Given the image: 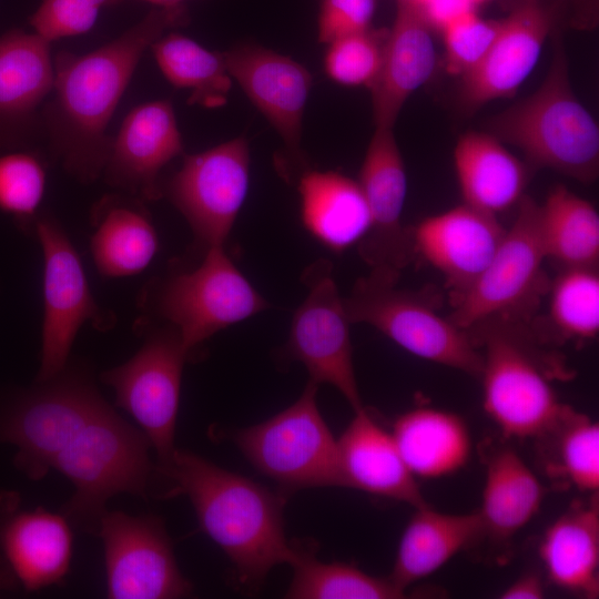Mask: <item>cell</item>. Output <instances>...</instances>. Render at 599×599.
Listing matches in <instances>:
<instances>
[{
	"label": "cell",
	"instance_id": "cell-12",
	"mask_svg": "<svg viewBox=\"0 0 599 599\" xmlns=\"http://www.w3.org/2000/svg\"><path fill=\"white\" fill-rule=\"evenodd\" d=\"M187 355L174 328L160 331L132 358L101 375L114 389L116 405L135 419L154 448L158 467L166 465L176 449L175 426Z\"/></svg>",
	"mask_w": 599,
	"mask_h": 599
},
{
	"label": "cell",
	"instance_id": "cell-8",
	"mask_svg": "<svg viewBox=\"0 0 599 599\" xmlns=\"http://www.w3.org/2000/svg\"><path fill=\"white\" fill-rule=\"evenodd\" d=\"M546 258L540 230V205L529 196L518 203L517 215L488 266L474 284L453 297L450 318L469 329L489 318L518 321L546 291Z\"/></svg>",
	"mask_w": 599,
	"mask_h": 599
},
{
	"label": "cell",
	"instance_id": "cell-39",
	"mask_svg": "<svg viewBox=\"0 0 599 599\" xmlns=\"http://www.w3.org/2000/svg\"><path fill=\"white\" fill-rule=\"evenodd\" d=\"M119 0H41L30 17L33 32L48 42L88 32L100 9Z\"/></svg>",
	"mask_w": 599,
	"mask_h": 599
},
{
	"label": "cell",
	"instance_id": "cell-16",
	"mask_svg": "<svg viewBox=\"0 0 599 599\" xmlns=\"http://www.w3.org/2000/svg\"><path fill=\"white\" fill-rule=\"evenodd\" d=\"M223 57L232 79L281 136L290 161L282 172L302 171V123L312 73L292 58L257 44H240Z\"/></svg>",
	"mask_w": 599,
	"mask_h": 599
},
{
	"label": "cell",
	"instance_id": "cell-33",
	"mask_svg": "<svg viewBox=\"0 0 599 599\" xmlns=\"http://www.w3.org/2000/svg\"><path fill=\"white\" fill-rule=\"evenodd\" d=\"M293 578L285 593L291 599H398L406 591L388 578H378L345 562H323L315 550L296 545L288 564Z\"/></svg>",
	"mask_w": 599,
	"mask_h": 599
},
{
	"label": "cell",
	"instance_id": "cell-41",
	"mask_svg": "<svg viewBox=\"0 0 599 599\" xmlns=\"http://www.w3.org/2000/svg\"><path fill=\"white\" fill-rule=\"evenodd\" d=\"M471 0H423L417 7L432 29L441 31L463 16L476 11Z\"/></svg>",
	"mask_w": 599,
	"mask_h": 599
},
{
	"label": "cell",
	"instance_id": "cell-19",
	"mask_svg": "<svg viewBox=\"0 0 599 599\" xmlns=\"http://www.w3.org/2000/svg\"><path fill=\"white\" fill-rule=\"evenodd\" d=\"M505 232L496 215L464 203L423 220L414 229V254L444 276L455 297L488 266Z\"/></svg>",
	"mask_w": 599,
	"mask_h": 599
},
{
	"label": "cell",
	"instance_id": "cell-4",
	"mask_svg": "<svg viewBox=\"0 0 599 599\" xmlns=\"http://www.w3.org/2000/svg\"><path fill=\"white\" fill-rule=\"evenodd\" d=\"M488 130L519 149L530 166L551 169L581 183L598 176L599 126L572 90L559 41L540 87L493 116Z\"/></svg>",
	"mask_w": 599,
	"mask_h": 599
},
{
	"label": "cell",
	"instance_id": "cell-10",
	"mask_svg": "<svg viewBox=\"0 0 599 599\" xmlns=\"http://www.w3.org/2000/svg\"><path fill=\"white\" fill-rule=\"evenodd\" d=\"M306 295L296 308L285 346L286 355L300 361L309 380L335 387L353 407L363 406L353 362L349 325L344 300L326 260L303 273Z\"/></svg>",
	"mask_w": 599,
	"mask_h": 599
},
{
	"label": "cell",
	"instance_id": "cell-22",
	"mask_svg": "<svg viewBox=\"0 0 599 599\" xmlns=\"http://www.w3.org/2000/svg\"><path fill=\"white\" fill-rule=\"evenodd\" d=\"M432 27L416 7L397 3L379 72L369 88L375 126H392L407 99L432 77L437 53Z\"/></svg>",
	"mask_w": 599,
	"mask_h": 599
},
{
	"label": "cell",
	"instance_id": "cell-20",
	"mask_svg": "<svg viewBox=\"0 0 599 599\" xmlns=\"http://www.w3.org/2000/svg\"><path fill=\"white\" fill-rule=\"evenodd\" d=\"M14 499L0 497V558L27 591L60 583L72 557L67 518L40 507L19 509Z\"/></svg>",
	"mask_w": 599,
	"mask_h": 599
},
{
	"label": "cell",
	"instance_id": "cell-21",
	"mask_svg": "<svg viewBox=\"0 0 599 599\" xmlns=\"http://www.w3.org/2000/svg\"><path fill=\"white\" fill-rule=\"evenodd\" d=\"M50 42L10 30L0 37V150L22 142L39 122L53 85Z\"/></svg>",
	"mask_w": 599,
	"mask_h": 599
},
{
	"label": "cell",
	"instance_id": "cell-35",
	"mask_svg": "<svg viewBox=\"0 0 599 599\" xmlns=\"http://www.w3.org/2000/svg\"><path fill=\"white\" fill-rule=\"evenodd\" d=\"M549 319L560 337L585 342L599 333L598 267H561L548 286Z\"/></svg>",
	"mask_w": 599,
	"mask_h": 599
},
{
	"label": "cell",
	"instance_id": "cell-38",
	"mask_svg": "<svg viewBox=\"0 0 599 599\" xmlns=\"http://www.w3.org/2000/svg\"><path fill=\"white\" fill-rule=\"evenodd\" d=\"M501 19H484L469 12L445 27V65L449 74L461 77L475 68L493 44Z\"/></svg>",
	"mask_w": 599,
	"mask_h": 599
},
{
	"label": "cell",
	"instance_id": "cell-18",
	"mask_svg": "<svg viewBox=\"0 0 599 599\" xmlns=\"http://www.w3.org/2000/svg\"><path fill=\"white\" fill-rule=\"evenodd\" d=\"M182 153L171 101L145 102L124 118L101 175L109 185L138 201H154L162 196V170Z\"/></svg>",
	"mask_w": 599,
	"mask_h": 599
},
{
	"label": "cell",
	"instance_id": "cell-13",
	"mask_svg": "<svg viewBox=\"0 0 599 599\" xmlns=\"http://www.w3.org/2000/svg\"><path fill=\"white\" fill-rule=\"evenodd\" d=\"M97 532L104 550L108 598L175 599L192 593L159 517L105 510Z\"/></svg>",
	"mask_w": 599,
	"mask_h": 599
},
{
	"label": "cell",
	"instance_id": "cell-6",
	"mask_svg": "<svg viewBox=\"0 0 599 599\" xmlns=\"http://www.w3.org/2000/svg\"><path fill=\"white\" fill-rule=\"evenodd\" d=\"M398 276L372 272L343 298L349 322L369 325L408 353L473 376L483 354L470 332L444 317L429 297L397 286Z\"/></svg>",
	"mask_w": 599,
	"mask_h": 599
},
{
	"label": "cell",
	"instance_id": "cell-36",
	"mask_svg": "<svg viewBox=\"0 0 599 599\" xmlns=\"http://www.w3.org/2000/svg\"><path fill=\"white\" fill-rule=\"evenodd\" d=\"M387 31L369 28L328 43L324 57L327 77L342 85L369 89L380 69Z\"/></svg>",
	"mask_w": 599,
	"mask_h": 599
},
{
	"label": "cell",
	"instance_id": "cell-45",
	"mask_svg": "<svg viewBox=\"0 0 599 599\" xmlns=\"http://www.w3.org/2000/svg\"><path fill=\"white\" fill-rule=\"evenodd\" d=\"M399 4H407L412 7H418L423 0H396Z\"/></svg>",
	"mask_w": 599,
	"mask_h": 599
},
{
	"label": "cell",
	"instance_id": "cell-34",
	"mask_svg": "<svg viewBox=\"0 0 599 599\" xmlns=\"http://www.w3.org/2000/svg\"><path fill=\"white\" fill-rule=\"evenodd\" d=\"M546 468L581 493L599 489V426L573 408L544 437Z\"/></svg>",
	"mask_w": 599,
	"mask_h": 599
},
{
	"label": "cell",
	"instance_id": "cell-44",
	"mask_svg": "<svg viewBox=\"0 0 599 599\" xmlns=\"http://www.w3.org/2000/svg\"><path fill=\"white\" fill-rule=\"evenodd\" d=\"M143 1H148L154 4L155 7H173V6L183 4L184 1L186 0H143Z\"/></svg>",
	"mask_w": 599,
	"mask_h": 599
},
{
	"label": "cell",
	"instance_id": "cell-15",
	"mask_svg": "<svg viewBox=\"0 0 599 599\" xmlns=\"http://www.w3.org/2000/svg\"><path fill=\"white\" fill-rule=\"evenodd\" d=\"M357 181L370 213V227L358 243L359 254L372 272L399 276L414 247L412 233L402 225L407 176L394 128L375 126Z\"/></svg>",
	"mask_w": 599,
	"mask_h": 599
},
{
	"label": "cell",
	"instance_id": "cell-24",
	"mask_svg": "<svg viewBox=\"0 0 599 599\" xmlns=\"http://www.w3.org/2000/svg\"><path fill=\"white\" fill-rule=\"evenodd\" d=\"M454 166L464 203L496 216L519 203L529 180L528 166L486 132L459 138Z\"/></svg>",
	"mask_w": 599,
	"mask_h": 599
},
{
	"label": "cell",
	"instance_id": "cell-31",
	"mask_svg": "<svg viewBox=\"0 0 599 599\" xmlns=\"http://www.w3.org/2000/svg\"><path fill=\"white\" fill-rule=\"evenodd\" d=\"M158 246V235L146 213L125 201L106 203L91 238L95 266L108 277L140 273L150 264Z\"/></svg>",
	"mask_w": 599,
	"mask_h": 599
},
{
	"label": "cell",
	"instance_id": "cell-2",
	"mask_svg": "<svg viewBox=\"0 0 599 599\" xmlns=\"http://www.w3.org/2000/svg\"><path fill=\"white\" fill-rule=\"evenodd\" d=\"M184 4L155 7L121 35L79 55L60 51L53 85L41 109V128L53 156L82 183L94 182L110 154L108 126L129 82L151 44L186 26Z\"/></svg>",
	"mask_w": 599,
	"mask_h": 599
},
{
	"label": "cell",
	"instance_id": "cell-17",
	"mask_svg": "<svg viewBox=\"0 0 599 599\" xmlns=\"http://www.w3.org/2000/svg\"><path fill=\"white\" fill-rule=\"evenodd\" d=\"M552 26V14L545 4L521 0L501 19L480 62L460 77L463 110L474 112L493 100L512 97L535 69Z\"/></svg>",
	"mask_w": 599,
	"mask_h": 599
},
{
	"label": "cell",
	"instance_id": "cell-1",
	"mask_svg": "<svg viewBox=\"0 0 599 599\" xmlns=\"http://www.w3.org/2000/svg\"><path fill=\"white\" fill-rule=\"evenodd\" d=\"M0 444L17 448L14 466L38 480L49 470L69 479L71 510L90 515L132 490L148 464V441L93 385L64 370L23 394L0 415Z\"/></svg>",
	"mask_w": 599,
	"mask_h": 599
},
{
	"label": "cell",
	"instance_id": "cell-25",
	"mask_svg": "<svg viewBox=\"0 0 599 599\" xmlns=\"http://www.w3.org/2000/svg\"><path fill=\"white\" fill-rule=\"evenodd\" d=\"M297 189L302 223L327 248L342 252L367 234L370 213L357 180L336 171L305 170Z\"/></svg>",
	"mask_w": 599,
	"mask_h": 599
},
{
	"label": "cell",
	"instance_id": "cell-3",
	"mask_svg": "<svg viewBox=\"0 0 599 599\" xmlns=\"http://www.w3.org/2000/svg\"><path fill=\"white\" fill-rule=\"evenodd\" d=\"M158 470L172 481L170 495L190 499L201 528L227 556L241 586L254 590L275 566L294 558L296 545L284 530V495L177 448Z\"/></svg>",
	"mask_w": 599,
	"mask_h": 599
},
{
	"label": "cell",
	"instance_id": "cell-40",
	"mask_svg": "<svg viewBox=\"0 0 599 599\" xmlns=\"http://www.w3.org/2000/svg\"><path fill=\"white\" fill-rule=\"evenodd\" d=\"M376 0H322L317 18V39L332 41L372 28Z\"/></svg>",
	"mask_w": 599,
	"mask_h": 599
},
{
	"label": "cell",
	"instance_id": "cell-32",
	"mask_svg": "<svg viewBox=\"0 0 599 599\" xmlns=\"http://www.w3.org/2000/svg\"><path fill=\"white\" fill-rule=\"evenodd\" d=\"M150 49L165 79L191 91L189 104L214 109L227 102L233 79L223 52L207 50L179 32L163 34Z\"/></svg>",
	"mask_w": 599,
	"mask_h": 599
},
{
	"label": "cell",
	"instance_id": "cell-37",
	"mask_svg": "<svg viewBox=\"0 0 599 599\" xmlns=\"http://www.w3.org/2000/svg\"><path fill=\"white\" fill-rule=\"evenodd\" d=\"M45 172L39 159L16 152L0 156V210L17 219L32 217L42 200Z\"/></svg>",
	"mask_w": 599,
	"mask_h": 599
},
{
	"label": "cell",
	"instance_id": "cell-46",
	"mask_svg": "<svg viewBox=\"0 0 599 599\" xmlns=\"http://www.w3.org/2000/svg\"><path fill=\"white\" fill-rule=\"evenodd\" d=\"M476 6H479L481 3H485L487 1H490V0H471Z\"/></svg>",
	"mask_w": 599,
	"mask_h": 599
},
{
	"label": "cell",
	"instance_id": "cell-29",
	"mask_svg": "<svg viewBox=\"0 0 599 599\" xmlns=\"http://www.w3.org/2000/svg\"><path fill=\"white\" fill-rule=\"evenodd\" d=\"M545 488L509 447L497 449L486 466L481 507L484 534L499 540L515 536L539 511Z\"/></svg>",
	"mask_w": 599,
	"mask_h": 599
},
{
	"label": "cell",
	"instance_id": "cell-11",
	"mask_svg": "<svg viewBox=\"0 0 599 599\" xmlns=\"http://www.w3.org/2000/svg\"><path fill=\"white\" fill-rule=\"evenodd\" d=\"M248 183L250 148L246 139L238 136L186 155L161 190L206 250L224 245L246 199Z\"/></svg>",
	"mask_w": 599,
	"mask_h": 599
},
{
	"label": "cell",
	"instance_id": "cell-9",
	"mask_svg": "<svg viewBox=\"0 0 599 599\" xmlns=\"http://www.w3.org/2000/svg\"><path fill=\"white\" fill-rule=\"evenodd\" d=\"M267 306L224 245L207 247L196 267L167 278L156 301L158 313L171 323L189 354L219 331Z\"/></svg>",
	"mask_w": 599,
	"mask_h": 599
},
{
	"label": "cell",
	"instance_id": "cell-42",
	"mask_svg": "<svg viewBox=\"0 0 599 599\" xmlns=\"http://www.w3.org/2000/svg\"><path fill=\"white\" fill-rule=\"evenodd\" d=\"M544 597L542 581L535 572H528L519 577L500 595L502 599H540Z\"/></svg>",
	"mask_w": 599,
	"mask_h": 599
},
{
	"label": "cell",
	"instance_id": "cell-26",
	"mask_svg": "<svg viewBox=\"0 0 599 599\" xmlns=\"http://www.w3.org/2000/svg\"><path fill=\"white\" fill-rule=\"evenodd\" d=\"M539 556L548 580L556 587L598 598L599 595V500L591 494L577 502L545 531Z\"/></svg>",
	"mask_w": 599,
	"mask_h": 599
},
{
	"label": "cell",
	"instance_id": "cell-27",
	"mask_svg": "<svg viewBox=\"0 0 599 599\" xmlns=\"http://www.w3.org/2000/svg\"><path fill=\"white\" fill-rule=\"evenodd\" d=\"M484 528L478 512L446 514L427 505L416 508L406 526L389 579L406 591L468 548Z\"/></svg>",
	"mask_w": 599,
	"mask_h": 599
},
{
	"label": "cell",
	"instance_id": "cell-23",
	"mask_svg": "<svg viewBox=\"0 0 599 599\" xmlns=\"http://www.w3.org/2000/svg\"><path fill=\"white\" fill-rule=\"evenodd\" d=\"M337 446L344 487L415 508L427 505L392 433L383 428L364 406L354 410V417L337 439Z\"/></svg>",
	"mask_w": 599,
	"mask_h": 599
},
{
	"label": "cell",
	"instance_id": "cell-28",
	"mask_svg": "<svg viewBox=\"0 0 599 599\" xmlns=\"http://www.w3.org/2000/svg\"><path fill=\"white\" fill-rule=\"evenodd\" d=\"M392 436L409 471L419 478L448 476L468 461L471 437L455 413L418 406L399 415Z\"/></svg>",
	"mask_w": 599,
	"mask_h": 599
},
{
	"label": "cell",
	"instance_id": "cell-43",
	"mask_svg": "<svg viewBox=\"0 0 599 599\" xmlns=\"http://www.w3.org/2000/svg\"><path fill=\"white\" fill-rule=\"evenodd\" d=\"M18 580L0 558V590L12 589L17 586Z\"/></svg>",
	"mask_w": 599,
	"mask_h": 599
},
{
	"label": "cell",
	"instance_id": "cell-30",
	"mask_svg": "<svg viewBox=\"0 0 599 599\" xmlns=\"http://www.w3.org/2000/svg\"><path fill=\"white\" fill-rule=\"evenodd\" d=\"M546 258L561 267H598L599 215L587 200L557 185L540 205Z\"/></svg>",
	"mask_w": 599,
	"mask_h": 599
},
{
	"label": "cell",
	"instance_id": "cell-7",
	"mask_svg": "<svg viewBox=\"0 0 599 599\" xmlns=\"http://www.w3.org/2000/svg\"><path fill=\"white\" fill-rule=\"evenodd\" d=\"M318 386L308 379L291 406L233 435L245 458L287 491L344 487L337 439L317 404Z\"/></svg>",
	"mask_w": 599,
	"mask_h": 599
},
{
	"label": "cell",
	"instance_id": "cell-5",
	"mask_svg": "<svg viewBox=\"0 0 599 599\" xmlns=\"http://www.w3.org/2000/svg\"><path fill=\"white\" fill-rule=\"evenodd\" d=\"M469 329L483 347L486 414L507 438L544 437L570 407L558 399L518 321L495 317Z\"/></svg>",
	"mask_w": 599,
	"mask_h": 599
},
{
	"label": "cell",
	"instance_id": "cell-14",
	"mask_svg": "<svg viewBox=\"0 0 599 599\" xmlns=\"http://www.w3.org/2000/svg\"><path fill=\"white\" fill-rule=\"evenodd\" d=\"M35 231L43 251L42 347L38 382L61 374L79 328L87 321L104 331L111 326L95 304L81 261L57 221L42 216Z\"/></svg>",
	"mask_w": 599,
	"mask_h": 599
}]
</instances>
